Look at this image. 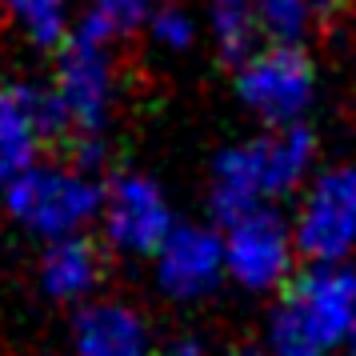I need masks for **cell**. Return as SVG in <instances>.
I'll list each match as a JSON object with an SVG mask.
<instances>
[{
  "mask_svg": "<svg viewBox=\"0 0 356 356\" xmlns=\"http://www.w3.org/2000/svg\"><path fill=\"white\" fill-rule=\"evenodd\" d=\"M308 0H257V17L280 44H292L308 24Z\"/></svg>",
  "mask_w": 356,
  "mask_h": 356,
  "instance_id": "obj_16",
  "label": "cell"
},
{
  "mask_svg": "<svg viewBox=\"0 0 356 356\" xmlns=\"http://www.w3.org/2000/svg\"><path fill=\"white\" fill-rule=\"evenodd\" d=\"M156 33H161V40H168V44H188V36H193V29H188V20H184V13H177V8H168V13H161L156 17Z\"/></svg>",
  "mask_w": 356,
  "mask_h": 356,
  "instance_id": "obj_17",
  "label": "cell"
},
{
  "mask_svg": "<svg viewBox=\"0 0 356 356\" xmlns=\"http://www.w3.org/2000/svg\"><path fill=\"white\" fill-rule=\"evenodd\" d=\"M241 97L268 124H296V116L305 113L308 97H312V65L300 49L276 44L244 65Z\"/></svg>",
  "mask_w": 356,
  "mask_h": 356,
  "instance_id": "obj_6",
  "label": "cell"
},
{
  "mask_svg": "<svg viewBox=\"0 0 356 356\" xmlns=\"http://www.w3.org/2000/svg\"><path fill=\"white\" fill-rule=\"evenodd\" d=\"M356 324V264H312L273 312V356H324Z\"/></svg>",
  "mask_w": 356,
  "mask_h": 356,
  "instance_id": "obj_1",
  "label": "cell"
},
{
  "mask_svg": "<svg viewBox=\"0 0 356 356\" xmlns=\"http://www.w3.org/2000/svg\"><path fill=\"white\" fill-rule=\"evenodd\" d=\"M344 353L356 356V324H353V332H348V340H344Z\"/></svg>",
  "mask_w": 356,
  "mask_h": 356,
  "instance_id": "obj_19",
  "label": "cell"
},
{
  "mask_svg": "<svg viewBox=\"0 0 356 356\" xmlns=\"http://www.w3.org/2000/svg\"><path fill=\"white\" fill-rule=\"evenodd\" d=\"M257 4L252 0H212V29L228 60H244L252 49V29H257Z\"/></svg>",
  "mask_w": 356,
  "mask_h": 356,
  "instance_id": "obj_13",
  "label": "cell"
},
{
  "mask_svg": "<svg viewBox=\"0 0 356 356\" xmlns=\"http://www.w3.org/2000/svg\"><path fill=\"white\" fill-rule=\"evenodd\" d=\"M164 356H204V348H200V340H177V344H168Z\"/></svg>",
  "mask_w": 356,
  "mask_h": 356,
  "instance_id": "obj_18",
  "label": "cell"
},
{
  "mask_svg": "<svg viewBox=\"0 0 356 356\" xmlns=\"http://www.w3.org/2000/svg\"><path fill=\"white\" fill-rule=\"evenodd\" d=\"M100 273H104L100 248L88 236L72 232V236H56L52 248L44 252L40 284L56 300H81V296H88L100 284Z\"/></svg>",
  "mask_w": 356,
  "mask_h": 356,
  "instance_id": "obj_11",
  "label": "cell"
},
{
  "mask_svg": "<svg viewBox=\"0 0 356 356\" xmlns=\"http://www.w3.org/2000/svg\"><path fill=\"white\" fill-rule=\"evenodd\" d=\"M104 204V193L81 172L68 168H36L29 164L8 180V212L40 236H72L81 232Z\"/></svg>",
  "mask_w": 356,
  "mask_h": 356,
  "instance_id": "obj_3",
  "label": "cell"
},
{
  "mask_svg": "<svg viewBox=\"0 0 356 356\" xmlns=\"http://www.w3.org/2000/svg\"><path fill=\"white\" fill-rule=\"evenodd\" d=\"M8 8L36 44H56L65 36V0H8Z\"/></svg>",
  "mask_w": 356,
  "mask_h": 356,
  "instance_id": "obj_15",
  "label": "cell"
},
{
  "mask_svg": "<svg viewBox=\"0 0 356 356\" xmlns=\"http://www.w3.org/2000/svg\"><path fill=\"white\" fill-rule=\"evenodd\" d=\"M108 88H113V76H108V56H104V44L97 40H68V49L60 52V76H56V92L65 100L68 116H72V129L76 132H97L108 116Z\"/></svg>",
  "mask_w": 356,
  "mask_h": 356,
  "instance_id": "obj_9",
  "label": "cell"
},
{
  "mask_svg": "<svg viewBox=\"0 0 356 356\" xmlns=\"http://www.w3.org/2000/svg\"><path fill=\"white\" fill-rule=\"evenodd\" d=\"M104 232L120 252H156L172 232L161 188L145 177H120L104 193Z\"/></svg>",
  "mask_w": 356,
  "mask_h": 356,
  "instance_id": "obj_7",
  "label": "cell"
},
{
  "mask_svg": "<svg viewBox=\"0 0 356 356\" xmlns=\"http://www.w3.org/2000/svg\"><path fill=\"white\" fill-rule=\"evenodd\" d=\"M356 244V168L324 172L296 220V248L312 264H337Z\"/></svg>",
  "mask_w": 356,
  "mask_h": 356,
  "instance_id": "obj_4",
  "label": "cell"
},
{
  "mask_svg": "<svg viewBox=\"0 0 356 356\" xmlns=\"http://www.w3.org/2000/svg\"><path fill=\"white\" fill-rule=\"evenodd\" d=\"M244 356H264V353H244Z\"/></svg>",
  "mask_w": 356,
  "mask_h": 356,
  "instance_id": "obj_20",
  "label": "cell"
},
{
  "mask_svg": "<svg viewBox=\"0 0 356 356\" xmlns=\"http://www.w3.org/2000/svg\"><path fill=\"white\" fill-rule=\"evenodd\" d=\"M148 13V0H97L92 8H88V17L81 20V33L84 40H113V36H124L132 33Z\"/></svg>",
  "mask_w": 356,
  "mask_h": 356,
  "instance_id": "obj_14",
  "label": "cell"
},
{
  "mask_svg": "<svg viewBox=\"0 0 356 356\" xmlns=\"http://www.w3.org/2000/svg\"><path fill=\"white\" fill-rule=\"evenodd\" d=\"M225 273V241L204 228H172L156 248L161 289L177 300H196V296L212 292Z\"/></svg>",
  "mask_w": 356,
  "mask_h": 356,
  "instance_id": "obj_8",
  "label": "cell"
},
{
  "mask_svg": "<svg viewBox=\"0 0 356 356\" xmlns=\"http://www.w3.org/2000/svg\"><path fill=\"white\" fill-rule=\"evenodd\" d=\"M225 264L244 289H276L292 273V232L268 209L241 212L225 225Z\"/></svg>",
  "mask_w": 356,
  "mask_h": 356,
  "instance_id": "obj_5",
  "label": "cell"
},
{
  "mask_svg": "<svg viewBox=\"0 0 356 356\" xmlns=\"http://www.w3.org/2000/svg\"><path fill=\"white\" fill-rule=\"evenodd\" d=\"M312 164V136L305 129H284L276 136L232 148L216 161L212 177V209L220 220H236L241 212L260 209V200L284 196L305 180Z\"/></svg>",
  "mask_w": 356,
  "mask_h": 356,
  "instance_id": "obj_2",
  "label": "cell"
},
{
  "mask_svg": "<svg viewBox=\"0 0 356 356\" xmlns=\"http://www.w3.org/2000/svg\"><path fill=\"white\" fill-rule=\"evenodd\" d=\"M76 356H148L145 321L124 305H88L76 316Z\"/></svg>",
  "mask_w": 356,
  "mask_h": 356,
  "instance_id": "obj_10",
  "label": "cell"
},
{
  "mask_svg": "<svg viewBox=\"0 0 356 356\" xmlns=\"http://www.w3.org/2000/svg\"><path fill=\"white\" fill-rule=\"evenodd\" d=\"M36 129L24 104H20L17 88L0 92V184H8L13 177H20L36 156Z\"/></svg>",
  "mask_w": 356,
  "mask_h": 356,
  "instance_id": "obj_12",
  "label": "cell"
}]
</instances>
